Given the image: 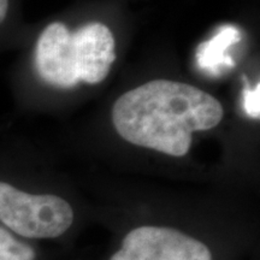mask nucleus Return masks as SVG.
Returning <instances> with one entry per match:
<instances>
[{
    "label": "nucleus",
    "instance_id": "1",
    "mask_svg": "<svg viewBox=\"0 0 260 260\" xmlns=\"http://www.w3.org/2000/svg\"><path fill=\"white\" fill-rule=\"evenodd\" d=\"M223 115V106L211 94L169 80L136 87L112 107L113 125L125 141L172 157L186 155L193 133L214 128Z\"/></svg>",
    "mask_w": 260,
    "mask_h": 260
},
{
    "label": "nucleus",
    "instance_id": "2",
    "mask_svg": "<svg viewBox=\"0 0 260 260\" xmlns=\"http://www.w3.org/2000/svg\"><path fill=\"white\" fill-rule=\"evenodd\" d=\"M0 222L27 239H53L74 222V211L57 195L29 194L0 182Z\"/></svg>",
    "mask_w": 260,
    "mask_h": 260
},
{
    "label": "nucleus",
    "instance_id": "3",
    "mask_svg": "<svg viewBox=\"0 0 260 260\" xmlns=\"http://www.w3.org/2000/svg\"><path fill=\"white\" fill-rule=\"evenodd\" d=\"M110 260H212V254L206 245L178 230L140 226L126 234Z\"/></svg>",
    "mask_w": 260,
    "mask_h": 260
},
{
    "label": "nucleus",
    "instance_id": "4",
    "mask_svg": "<svg viewBox=\"0 0 260 260\" xmlns=\"http://www.w3.org/2000/svg\"><path fill=\"white\" fill-rule=\"evenodd\" d=\"M35 68L45 82L58 88H73L81 81L77 69L74 31L54 22L41 32L35 48Z\"/></svg>",
    "mask_w": 260,
    "mask_h": 260
},
{
    "label": "nucleus",
    "instance_id": "5",
    "mask_svg": "<svg viewBox=\"0 0 260 260\" xmlns=\"http://www.w3.org/2000/svg\"><path fill=\"white\" fill-rule=\"evenodd\" d=\"M81 82L98 84L110 73L116 59L115 39L105 24L92 22L74 31Z\"/></svg>",
    "mask_w": 260,
    "mask_h": 260
},
{
    "label": "nucleus",
    "instance_id": "6",
    "mask_svg": "<svg viewBox=\"0 0 260 260\" xmlns=\"http://www.w3.org/2000/svg\"><path fill=\"white\" fill-rule=\"evenodd\" d=\"M241 40V32L234 25H225L209 41L201 44L197 51V61L200 69L211 75H219L234 67L228 50Z\"/></svg>",
    "mask_w": 260,
    "mask_h": 260
},
{
    "label": "nucleus",
    "instance_id": "7",
    "mask_svg": "<svg viewBox=\"0 0 260 260\" xmlns=\"http://www.w3.org/2000/svg\"><path fill=\"white\" fill-rule=\"evenodd\" d=\"M35 252L25 242L19 241L5 228L0 226V260H34Z\"/></svg>",
    "mask_w": 260,
    "mask_h": 260
},
{
    "label": "nucleus",
    "instance_id": "8",
    "mask_svg": "<svg viewBox=\"0 0 260 260\" xmlns=\"http://www.w3.org/2000/svg\"><path fill=\"white\" fill-rule=\"evenodd\" d=\"M243 107L247 115L254 119L260 117V84L258 83L254 88L246 87L243 89Z\"/></svg>",
    "mask_w": 260,
    "mask_h": 260
},
{
    "label": "nucleus",
    "instance_id": "9",
    "mask_svg": "<svg viewBox=\"0 0 260 260\" xmlns=\"http://www.w3.org/2000/svg\"><path fill=\"white\" fill-rule=\"evenodd\" d=\"M9 10V0H0V23L4 21Z\"/></svg>",
    "mask_w": 260,
    "mask_h": 260
}]
</instances>
